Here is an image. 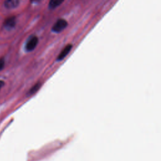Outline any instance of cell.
<instances>
[{
	"label": "cell",
	"mask_w": 161,
	"mask_h": 161,
	"mask_svg": "<svg viewBox=\"0 0 161 161\" xmlns=\"http://www.w3.org/2000/svg\"><path fill=\"white\" fill-rule=\"evenodd\" d=\"M67 22L64 19H58L52 27V31L54 33H60L67 26Z\"/></svg>",
	"instance_id": "cell-1"
},
{
	"label": "cell",
	"mask_w": 161,
	"mask_h": 161,
	"mask_svg": "<svg viewBox=\"0 0 161 161\" xmlns=\"http://www.w3.org/2000/svg\"><path fill=\"white\" fill-rule=\"evenodd\" d=\"M38 43V38L36 36H31L27 41L26 45H25V49L28 52H31L33 50L35 47H36L37 44Z\"/></svg>",
	"instance_id": "cell-2"
},
{
	"label": "cell",
	"mask_w": 161,
	"mask_h": 161,
	"mask_svg": "<svg viewBox=\"0 0 161 161\" xmlns=\"http://www.w3.org/2000/svg\"><path fill=\"white\" fill-rule=\"evenodd\" d=\"M72 48V45L71 44H69L66 47H65L63 48V50L61 51V52L59 53V55H58L57 60L58 61L63 60L70 52Z\"/></svg>",
	"instance_id": "cell-3"
},
{
	"label": "cell",
	"mask_w": 161,
	"mask_h": 161,
	"mask_svg": "<svg viewBox=\"0 0 161 161\" xmlns=\"http://www.w3.org/2000/svg\"><path fill=\"white\" fill-rule=\"evenodd\" d=\"M15 25H16V18L14 16H10L6 18L4 22V26L8 30L14 28Z\"/></svg>",
	"instance_id": "cell-4"
},
{
	"label": "cell",
	"mask_w": 161,
	"mask_h": 161,
	"mask_svg": "<svg viewBox=\"0 0 161 161\" xmlns=\"http://www.w3.org/2000/svg\"><path fill=\"white\" fill-rule=\"evenodd\" d=\"M19 3V0H5L4 6L8 9H13L18 6Z\"/></svg>",
	"instance_id": "cell-5"
},
{
	"label": "cell",
	"mask_w": 161,
	"mask_h": 161,
	"mask_svg": "<svg viewBox=\"0 0 161 161\" xmlns=\"http://www.w3.org/2000/svg\"><path fill=\"white\" fill-rule=\"evenodd\" d=\"M64 0H50L48 3V8L51 9H53L60 6Z\"/></svg>",
	"instance_id": "cell-6"
},
{
	"label": "cell",
	"mask_w": 161,
	"mask_h": 161,
	"mask_svg": "<svg viewBox=\"0 0 161 161\" xmlns=\"http://www.w3.org/2000/svg\"><path fill=\"white\" fill-rule=\"evenodd\" d=\"M42 86V83L38 82L37 83H36L33 87H31V88L29 90V91L28 92V96H31V95H33L35 93H36L38 90Z\"/></svg>",
	"instance_id": "cell-7"
},
{
	"label": "cell",
	"mask_w": 161,
	"mask_h": 161,
	"mask_svg": "<svg viewBox=\"0 0 161 161\" xmlns=\"http://www.w3.org/2000/svg\"><path fill=\"white\" fill-rule=\"evenodd\" d=\"M4 66V60L3 58H0V70L3 69Z\"/></svg>",
	"instance_id": "cell-8"
},
{
	"label": "cell",
	"mask_w": 161,
	"mask_h": 161,
	"mask_svg": "<svg viewBox=\"0 0 161 161\" xmlns=\"http://www.w3.org/2000/svg\"><path fill=\"white\" fill-rule=\"evenodd\" d=\"M41 1V0H30V2L31 3H34V4H36V3H38Z\"/></svg>",
	"instance_id": "cell-9"
},
{
	"label": "cell",
	"mask_w": 161,
	"mask_h": 161,
	"mask_svg": "<svg viewBox=\"0 0 161 161\" xmlns=\"http://www.w3.org/2000/svg\"><path fill=\"white\" fill-rule=\"evenodd\" d=\"M4 85V82L2 80H0V89L2 88V87Z\"/></svg>",
	"instance_id": "cell-10"
}]
</instances>
